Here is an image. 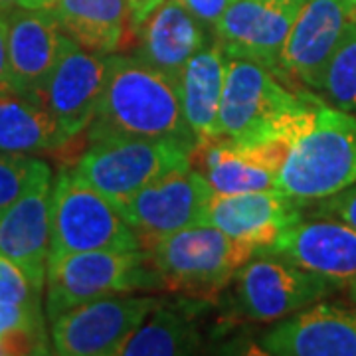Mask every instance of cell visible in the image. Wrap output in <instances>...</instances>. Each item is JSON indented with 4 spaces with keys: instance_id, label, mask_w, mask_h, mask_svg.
<instances>
[{
    "instance_id": "28",
    "label": "cell",
    "mask_w": 356,
    "mask_h": 356,
    "mask_svg": "<svg viewBox=\"0 0 356 356\" xmlns=\"http://www.w3.org/2000/svg\"><path fill=\"white\" fill-rule=\"evenodd\" d=\"M8 334H34L42 337V313L36 305L0 303V337Z\"/></svg>"
},
{
    "instance_id": "24",
    "label": "cell",
    "mask_w": 356,
    "mask_h": 356,
    "mask_svg": "<svg viewBox=\"0 0 356 356\" xmlns=\"http://www.w3.org/2000/svg\"><path fill=\"white\" fill-rule=\"evenodd\" d=\"M202 346L200 332L191 318L175 309L156 307L121 344L117 356L194 355Z\"/></svg>"
},
{
    "instance_id": "3",
    "label": "cell",
    "mask_w": 356,
    "mask_h": 356,
    "mask_svg": "<svg viewBox=\"0 0 356 356\" xmlns=\"http://www.w3.org/2000/svg\"><path fill=\"white\" fill-rule=\"evenodd\" d=\"M356 184V115L318 102L291 140L275 188L309 206Z\"/></svg>"
},
{
    "instance_id": "1",
    "label": "cell",
    "mask_w": 356,
    "mask_h": 356,
    "mask_svg": "<svg viewBox=\"0 0 356 356\" xmlns=\"http://www.w3.org/2000/svg\"><path fill=\"white\" fill-rule=\"evenodd\" d=\"M89 143L107 137L177 140L192 149L196 135L188 127L175 79L137 56L109 54L107 76Z\"/></svg>"
},
{
    "instance_id": "10",
    "label": "cell",
    "mask_w": 356,
    "mask_h": 356,
    "mask_svg": "<svg viewBox=\"0 0 356 356\" xmlns=\"http://www.w3.org/2000/svg\"><path fill=\"white\" fill-rule=\"evenodd\" d=\"M212 196L210 182L188 166L147 184L117 210L145 250L175 232L204 224Z\"/></svg>"
},
{
    "instance_id": "11",
    "label": "cell",
    "mask_w": 356,
    "mask_h": 356,
    "mask_svg": "<svg viewBox=\"0 0 356 356\" xmlns=\"http://www.w3.org/2000/svg\"><path fill=\"white\" fill-rule=\"evenodd\" d=\"M355 22L353 0H307L281 50V76L321 91L329 64Z\"/></svg>"
},
{
    "instance_id": "19",
    "label": "cell",
    "mask_w": 356,
    "mask_h": 356,
    "mask_svg": "<svg viewBox=\"0 0 356 356\" xmlns=\"http://www.w3.org/2000/svg\"><path fill=\"white\" fill-rule=\"evenodd\" d=\"M269 250L295 266L341 283L356 277V228L341 220H301L283 229Z\"/></svg>"
},
{
    "instance_id": "20",
    "label": "cell",
    "mask_w": 356,
    "mask_h": 356,
    "mask_svg": "<svg viewBox=\"0 0 356 356\" xmlns=\"http://www.w3.org/2000/svg\"><path fill=\"white\" fill-rule=\"evenodd\" d=\"M135 34V56L175 81H178L192 56L208 44L204 24L180 0H165Z\"/></svg>"
},
{
    "instance_id": "31",
    "label": "cell",
    "mask_w": 356,
    "mask_h": 356,
    "mask_svg": "<svg viewBox=\"0 0 356 356\" xmlns=\"http://www.w3.org/2000/svg\"><path fill=\"white\" fill-rule=\"evenodd\" d=\"M14 93L8 64V16L0 14V95Z\"/></svg>"
},
{
    "instance_id": "33",
    "label": "cell",
    "mask_w": 356,
    "mask_h": 356,
    "mask_svg": "<svg viewBox=\"0 0 356 356\" xmlns=\"http://www.w3.org/2000/svg\"><path fill=\"white\" fill-rule=\"evenodd\" d=\"M58 4V0H20V8L30 10H51Z\"/></svg>"
},
{
    "instance_id": "22",
    "label": "cell",
    "mask_w": 356,
    "mask_h": 356,
    "mask_svg": "<svg viewBox=\"0 0 356 356\" xmlns=\"http://www.w3.org/2000/svg\"><path fill=\"white\" fill-rule=\"evenodd\" d=\"M51 10L65 36L95 54H113L133 34L129 0H58Z\"/></svg>"
},
{
    "instance_id": "12",
    "label": "cell",
    "mask_w": 356,
    "mask_h": 356,
    "mask_svg": "<svg viewBox=\"0 0 356 356\" xmlns=\"http://www.w3.org/2000/svg\"><path fill=\"white\" fill-rule=\"evenodd\" d=\"M305 2L232 0L214 26V38L228 58L252 60L280 74L281 50Z\"/></svg>"
},
{
    "instance_id": "18",
    "label": "cell",
    "mask_w": 356,
    "mask_h": 356,
    "mask_svg": "<svg viewBox=\"0 0 356 356\" xmlns=\"http://www.w3.org/2000/svg\"><path fill=\"white\" fill-rule=\"evenodd\" d=\"M51 175L42 177L0 218V254L10 257L42 293L50 257Z\"/></svg>"
},
{
    "instance_id": "23",
    "label": "cell",
    "mask_w": 356,
    "mask_h": 356,
    "mask_svg": "<svg viewBox=\"0 0 356 356\" xmlns=\"http://www.w3.org/2000/svg\"><path fill=\"white\" fill-rule=\"evenodd\" d=\"M50 109L36 97L18 93L0 95V151L2 153H50L67 143Z\"/></svg>"
},
{
    "instance_id": "21",
    "label": "cell",
    "mask_w": 356,
    "mask_h": 356,
    "mask_svg": "<svg viewBox=\"0 0 356 356\" xmlns=\"http://www.w3.org/2000/svg\"><path fill=\"white\" fill-rule=\"evenodd\" d=\"M228 54L216 38L196 51L178 77L182 113L196 139L220 135V105L226 86Z\"/></svg>"
},
{
    "instance_id": "17",
    "label": "cell",
    "mask_w": 356,
    "mask_h": 356,
    "mask_svg": "<svg viewBox=\"0 0 356 356\" xmlns=\"http://www.w3.org/2000/svg\"><path fill=\"white\" fill-rule=\"evenodd\" d=\"M65 40L54 10L14 8L8 14V64L14 93L40 99Z\"/></svg>"
},
{
    "instance_id": "25",
    "label": "cell",
    "mask_w": 356,
    "mask_h": 356,
    "mask_svg": "<svg viewBox=\"0 0 356 356\" xmlns=\"http://www.w3.org/2000/svg\"><path fill=\"white\" fill-rule=\"evenodd\" d=\"M321 91L334 107L356 115V22L331 60Z\"/></svg>"
},
{
    "instance_id": "9",
    "label": "cell",
    "mask_w": 356,
    "mask_h": 356,
    "mask_svg": "<svg viewBox=\"0 0 356 356\" xmlns=\"http://www.w3.org/2000/svg\"><path fill=\"white\" fill-rule=\"evenodd\" d=\"M163 299L153 295H111L77 305L51 321V346L62 356H117Z\"/></svg>"
},
{
    "instance_id": "32",
    "label": "cell",
    "mask_w": 356,
    "mask_h": 356,
    "mask_svg": "<svg viewBox=\"0 0 356 356\" xmlns=\"http://www.w3.org/2000/svg\"><path fill=\"white\" fill-rule=\"evenodd\" d=\"M165 0H129V10H131V30L133 34L137 32L139 28L151 13H154Z\"/></svg>"
},
{
    "instance_id": "5",
    "label": "cell",
    "mask_w": 356,
    "mask_h": 356,
    "mask_svg": "<svg viewBox=\"0 0 356 356\" xmlns=\"http://www.w3.org/2000/svg\"><path fill=\"white\" fill-rule=\"evenodd\" d=\"M139 289H165L143 250L51 255L46 271V315L54 321L77 305Z\"/></svg>"
},
{
    "instance_id": "4",
    "label": "cell",
    "mask_w": 356,
    "mask_h": 356,
    "mask_svg": "<svg viewBox=\"0 0 356 356\" xmlns=\"http://www.w3.org/2000/svg\"><path fill=\"white\" fill-rule=\"evenodd\" d=\"M261 248L200 224L166 236L143 250L165 289L192 297H212L236 277Z\"/></svg>"
},
{
    "instance_id": "8",
    "label": "cell",
    "mask_w": 356,
    "mask_h": 356,
    "mask_svg": "<svg viewBox=\"0 0 356 356\" xmlns=\"http://www.w3.org/2000/svg\"><path fill=\"white\" fill-rule=\"evenodd\" d=\"M236 309L243 318L271 323L329 297L343 283L295 266L261 248L236 273Z\"/></svg>"
},
{
    "instance_id": "14",
    "label": "cell",
    "mask_w": 356,
    "mask_h": 356,
    "mask_svg": "<svg viewBox=\"0 0 356 356\" xmlns=\"http://www.w3.org/2000/svg\"><path fill=\"white\" fill-rule=\"evenodd\" d=\"M109 54L81 48L67 36L62 56L40 93L67 139L88 131L102 99Z\"/></svg>"
},
{
    "instance_id": "36",
    "label": "cell",
    "mask_w": 356,
    "mask_h": 356,
    "mask_svg": "<svg viewBox=\"0 0 356 356\" xmlns=\"http://www.w3.org/2000/svg\"><path fill=\"white\" fill-rule=\"evenodd\" d=\"M353 2H356V0H353Z\"/></svg>"
},
{
    "instance_id": "6",
    "label": "cell",
    "mask_w": 356,
    "mask_h": 356,
    "mask_svg": "<svg viewBox=\"0 0 356 356\" xmlns=\"http://www.w3.org/2000/svg\"><path fill=\"white\" fill-rule=\"evenodd\" d=\"M93 250L133 252L140 243L111 200L64 168L51 184L50 257Z\"/></svg>"
},
{
    "instance_id": "15",
    "label": "cell",
    "mask_w": 356,
    "mask_h": 356,
    "mask_svg": "<svg viewBox=\"0 0 356 356\" xmlns=\"http://www.w3.org/2000/svg\"><path fill=\"white\" fill-rule=\"evenodd\" d=\"M259 348L277 356H356V311L315 303L264 332Z\"/></svg>"
},
{
    "instance_id": "13",
    "label": "cell",
    "mask_w": 356,
    "mask_h": 356,
    "mask_svg": "<svg viewBox=\"0 0 356 356\" xmlns=\"http://www.w3.org/2000/svg\"><path fill=\"white\" fill-rule=\"evenodd\" d=\"M289 140L236 143L224 137L200 139L191 149V166L216 194L275 188V178L289 153Z\"/></svg>"
},
{
    "instance_id": "26",
    "label": "cell",
    "mask_w": 356,
    "mask_h": 356,
    "mask_svg": "<svg viewBox=\"0 0 356 356\" xmlns=\"http://www.w3.org/2000/svg\"><path fill=\"white\" fill-rule=\"evenodd\" d=\"M46 175H51L50 166L36 156L0 151V218Z\"/></svg>"
},
{
    "instance_id": "7",
    "label": "cell",
    "mask_w": 356,
    "mask_h": 356,
    "mask_svg": "<svg viewBox=\"0 0 356 356\" xmlns=\"http://www.w3.org/2000/svg\"><path fill=\"white\" fill-rule=\"evenodd\" d=\"M188 166L191 149L177 140L107 137L91 140L74 170L119 208L147 184Z\"/></svg>"
},
{
    "instance_id": "2",
    "label": "cell",
    "mask_w": 356,
    "mask_h": 356,
    "mask_svg": "<svg viewBox=\"0 0 356 356\" xmlns=\"http://www.w3.org/2000/svg\"><path fill=\"white\" fill-rule=\"evenodd\" d=\"M321 99L289 89L266 65L228 58L220 105V135L236 143L289 140L309 123Z\"/></svg>"
},
{
    "instance_id": "30",
    "label": "cell",
    "mask_w": 356,
    "mask_h": 356,
    "mask_svg": "<svg viewBox=\"0 0 356 356\" xmlns=\"http://www.w3.org/2000/svg\"><path fill=\"white\" fill-rule=\"evenodd\" d=\"M180 2L204 26H212L214 28L218 20H220V16L229 6L232 0H180Z\"/></svg>"
},
{
    "instance_id": "29",
    "label": "cell",
    "mask_w": 356,
    "mask_h": 356,
    "mask_svg": "<svg viewBox=\"0 0 356 356\" xmlns=\"http://www.w3.org/2000/svg\"><path fill=\"white\" fill-rule=\"evenodd\" d=\"M313 218H332L356 228V184L315 202Z\"/></svg>"
},
{
    "instance_id": "35",
    "label": "cell",
    "mask_w": 356,
    "mask_h": 356,
    "mask_svg": "<svg viewBox=\"0 0 356 356\" xmlns=\"http://www.w3.org/2000/svg\"><path fill=\"white\" fill-rule=\"evenodd\" d=\"M16 6H20V0H0V14L8 16Z\"/></svg>"
},
{
    "instance_id": "16",
    "label": "cell",
    "mask_w": 356,
    "mask_h": 356,
    "mask_svg": "<svg viewBox=\"0 0 356 356\" xmlns=\"http://www.w3.org/2000/svg\"><path fill=\"white\" fill-rule=\"evenodd\" d=\"M305 204L277 188L238 194H216L204 224L222 229L236 240L269 248L283 229L305 220Z\"/></svg>"
},
{
    "instance_id": "34",
    "label": "cell",
    "mask_w": 356,
    "mask_h": 356,
    "mask_svg": "<svg viewBox=\"0 0 356 356\" xmlns=\"http://www.w3.org/2000/svg\"><path fill=\"white\" fill-rule=\"evenodd\" d=\"M343 287L346 289V295H348V299L353 301L356 305V277H350V280H346L343 283Z\"/></svg>"
},
{
    "instance_id": "27",
    "label": "cell",
    "mask_w": 356,
    "mask_h": 356,
    "mask_svg": "<svg viewBox=\"0 0 356 356\" xmlns=\"http://www.w3.org/2000/svg\"><path fill=\"white\" fill-rule=\"evenodd\" d=\"M0 303L13 305H36L40 291L26 277V273L10 257L0 254Z\"/></svg>"
}]
</instances>
